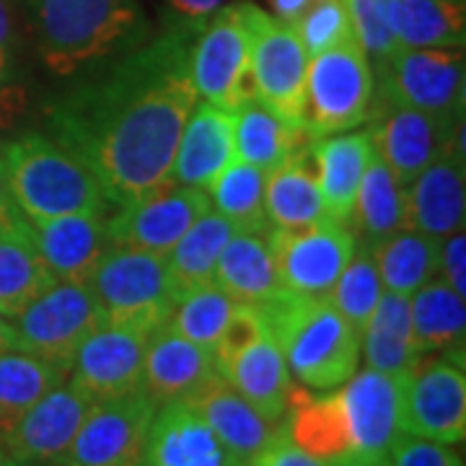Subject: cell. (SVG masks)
I'll return each mask as SVG.
<instances>
[{
	"label": "cell",
	"instance_id": "4316f807",
	"mask_svg": "<svg viewBox=\"0 0 466 466\" xmlns=\"http://www.w3.org/2000/svg\"><path fill=\"white\" fill-rule=\"evenodd\" d=\"M265 210L272 228H300L324 218L319 189L317 143H306L280 167L267 171Z\"/></svg>",
	"mask_w": 466,
	"mask_h": 466
},
{
	"label": "cell",
	"instance_id": "9a60e30c",
	"mask_svg": "<svg viewBox=\"0 0 466 466\" xmlns=\"http://www.w3.org/2000/svg\"><path fill=\"white\" fill-rule=\"evenodd\" d=\"M96 401L78 383L63 381L34 404L3 441V453L29 464H60Z\"/></svg>",
	"mask_w": 466,
	"mask_h": 466
},
{
	"label": "cell",
	"instance_id": "7a4b0ae2",
	"mask_svg": "<svg viewBox=\"0 0 466 466\" xmlns=\"http://www.w3.org/2000/svg\"><path fill=\"white\" fill-rule=\"evenodd\" d=\"M42 63L55 76H76L109 63L150 39L140 0H21Z\"/></svg>",
	"mask_w": 466,
	"mask_h": 466
},
{
	"label": "cell",
	"instance_id": "2e32d148",
	"mask_svg": "<svg viewBox=\"0 0 466 466\" xmlns=\"http://www.w3.org/2000/svg\"><path fill=\"white\" fill-rule=\"evenodd\" d=\"M148 334L116 324H101L78 348L70 381L78 383L94 401H109L143 391Z\"/></svg>",
	"mask_w": 466,
	"mask_h": 466
},
{
	"label": "cell",
	"instance_id": "d590c367",
	"mask_svg": "<svg viewBox=\"0 0 466 466\" xmlns=\"http://www.w3.org/2000/svg\"><path fill=\"white\" fill-rule=\"evenodd\" d=\"M67 376V370L32 352L18 348L0 352V446L16 428L18 420Z\"/></svg>",
	"mask_w": 466,
	"mask_h": 466
},
{
	"label": "cell",
	"instance_id": "f907efd6",
	"mask_svg": "<svg viewBox=\"0 0 466 466\" xmlns=\"http://www.w3.org/2000/svg\"><path fill=\"white\" fill-rule=\"evenodd\" d=\"M327 466H391L389 453H360V451H348L337 456Z\"/></svg>",
	"mask_w": 466,
	"mask_h": 466
},
{
	"label": "cell",
	"instance_id": "e0dca14e",
	"mask_svg": "<svg viewBox=\"0 0 466 466\" xmlns=\"http://www.w3.org/2000/svg\"><path fill=\"white\" fill-rule=\"evenodd\" d=\"M461 122L464 116L443 119V116L386 101V109L368 135H370L373 150L381 156L383 164L391 168L397 182L407 187L422 168L449 150L451 137Z\"/></svg>",
	"mask_w": 466,
	"mask_h": 466
},
{
	"label": "cell",
	"instance_id": "c3c4849f",
	"mask_svg": "<svg viewBox=\"0 0 466 466\" xmlns=\"http://www.w3.org/2000/svg\"><path fill=\"white\" fill-rule=\"evenodd\" d=\"M226 0H167L177 24H205Z\"/></svg>",
	"mask_w": 466,
	"mask_h": 466
},
{
	"label": "cell",
	"instance_id": "60d3db41",
	"mask_svg": "<svg viewBox=\"0 0 466 466\" xmlns=\"http://www.w3.org/2000/svg\"><path fill=\"white\" fill-rule=\"evenodd\" d=\"M233 306L236 300L223 288H218L216 283L200 285L177 300L168 324L174 332L187 337L189 342L205 350H216L218 337L231 317Z\"/></svg>",
	"mask_w": 466,
	"mask_h": 466
},
{
	"label": "cell",
	"instance_id": "d6a6232c",
	"mask_svg": "<svg viewBox=\"0 0 466 466\" xmlns=\"http://www.w3.org/2000/svg\"><path fill=\"white\" fill-rule=\"evenodd\" d=\"M233 231L236 228H233L231 220H226L213 208L192 223V228L184 233L182 238L174 244V249L167 254L174 299L179 300L189 290L213 283L218 257L226 247V241L233 236Z\"/></svg>",
	"mask_w": 466,
	"mask_h": 466
},
{
	"label": "cell",
	"instance_id": "7bdbcfd3",
	"mask_svg": "<svg viewBox=\"0 0 466 466\" xmlns=\"http://www.w3.org/2000/svg\"><path fill=\"white\" fill-rule=\"evenodd\" d=\"M293 26L309 57L355 39L345 0H314Z\"/></svg>",
	"mask_w": 466,
	"mask_h": 466
},
{
	"label": "cell",
	"instance_id": "4dcf8cb0",
	"mask_svg": "<svg viewBox=\"0 0 466 466\" xmlns=\"http://www.w3.org/2000/svg\"><path fill=\"white\" fill-rule=\"evenodd\" d=\"M370 156L373 143L368 133L327 135L321 143H317L319 189L327 218L350 223L355 195Z\"/></svg>",
	"mask_w": 466,
	"mask_h": 466
},
{
	"label": "cell",
	"instance_id": "b9f144b4",
	"mask_svg": "<svg viewBox=\"0 0 466 466\" xmlns=\"http://www.w3.org/2000/svg\"><path fill=\"white\" fill-rule=\"evenodd\" d=\"M352 24V36L368 60L386 66L401 50L394 32V0H345Z\"/></svg>",
	"mask_w": 466,
	"mask_h": 466
},
{
	"label": "cell",
	"instance_id": "f5cc1de1",
	"mask_svg": "<svg viewBox=\"0 0 466 466\" xmlns=\"http://www.w3.org/2000/svg\"><path fill=\"white\" fill-rule=\"evenodd\" d=\"M16 348V339H14V327H11V321L5 317H0V352H5V350H14Z\"/></svg>",
	"mask_w": 466,
	"mask_h": 466
},
{
	"label": "cell",
	"instance_id": "5b68a950",
	"mask_svg": "<svg viewBox=\"0 0 466 466\" xmlns=\"http://www.w3.org/2000/svg\"><path fill=\"white\" fill-rule=\"evenodd\" d=\"M259 5L233 3L220 5L200 26L192 42L189 73L198 99L210 101L226 112H238L257 99L251 73V42Z\"/></svg>",
	"mask_w": 466,
	"mask_h": 466
},
{
	"label": "cell",
	"instance_id": "ee69618b",
	"mask_svg": "<svg viewBox=\"0 0 466 466\" xmlns=\"http://www.w3.org/2000/svg\"><path fill=\"white\" fill-rule=\"evenodd\" d=\"M267 334V324L259 306L254 303H241L236 300L231 317L226 321L223 332L218 337V345L213 350L216 358V370L220 366H226L228 360H233L236 355H241L244 350L251 348L254 342H259Z\"/></svg>",
	"mask_w": 466,
	"mask_h": 466
},
{
	"label": "cell",
	"instance_id": "8d00e7d4",
	"mask_svg": "<svg viewBox=\"0 0 466 466\" xmlns=\"http://www.w3.org/2000/svg\"><path fill=\"white\" fill-rule=\"evenodd\" d=\"M350 223H352V233L360 236L358 241L370 244V247L394 231L407 228L404 187L397 182V177L383 164V158L376 150L363 171Z\"/></svg>",
	"mask_w": 466,
	"mask_h": 466
},
{
	"label": "cell",
	"instance_id": "5bb4252c",
	"mask_svg": "<svg viewBox=\"0 0 466 466\" xmlns=\"http://www.w3.org/2000/svg\"><path fill=\"white\" fill-rule=\"evenodd\" d=\"M208 210L210 198L205 189L167 182L140 200L122 205L119 213L106 220L109 244L167 257L174 244L192 228V223Z\"/></svg>",
	"mask_w": 466,
	"mask_h": 466
},
{
	"label": "cell",
	"instance_id": "7c38bea8",
	"mask_svg": "<svg viewBox=\"0 0 466 466\" xmlns=\"http://www.w3.org/2000/svg\"><path fill=\"white\" fill-rule=\"evenodd\" d=\"M306 70L309 55L296 26L259 11L251 42L257 99L296 127H306Z\"/></svg>",
	"mask_w": 466,
	"mask_h": 466
},
{
	"label": "cell",
	"instance_id": "ffe728a7",
	"mask_svg": "<svg viewBox=\"0 0 466 466\" xmlns=\"http://www.w3.org/2000/svg\"><path fill=\"white\" fill-rule=\"evenodd\" d=\"M464 158L446 150L417 174L410 189H404V220L407 228L446 241L451 233L464 228Z\"/></svg>",
	"mask_w": 466,
	"mask_h": 466
},
{
	"label": "cell",
	"instance_id": "83f0119b",
	"mask_svg": "<svg viewBox=\"0 0 466 466\" xmlns=\"http://www.w3.org/2000/svg\"><path fill=\"white\" fill-rule=\"evenodd\" d=\"M285 433L300 451L314 459L332 461L337 456L352 451L348 431V417L339 391L314 397L309 386L293 383L288 410H285Z\"/></svg>",
	"mask_w": 466,
	"mask_h": 466
},
{
	"label": "cell",
	"instance_id": "52a82bcc",
	"mask_svg": "<svg viewBox=\"0 0 466 466\" xmlns=\"http://www.w3.org/2000/svg\"><path fill=\"white\" fill-rule=\"evenodd\" d=\"M376 76L363 47L348 39L309 57L306 130L314 137L348 133L370 116Z\"/></svg>",
	"mask_w": 466,
	"mask_h": 466
},
{
	"label": "cell",
	"instance_id": "836d02e7",
	"mask_svg": "<svg viewBox=\"0 0 466 466\" xmlns=\"http://www.w3.org/2000/svg\"><path fill=\"white\" fill-rule=\"evenodd\" d=\"M233 140H236V158L249 161L262 171H272L288 156L311 143L314 135L306 127L288 125L262 101H251L236 112Z\"/></svg>",
	"mask_w": 466,
	"mask_h": 466
},
{
	"label": "cell",
	"instance_id": "f35d334b",
	"mask_svg": "<svg viewBox=\"0 0 466 466\" xmlns=\"http://www.w3.org/2000/svg\"><path fill=\"white\" fill-rule=\"evenodd\" d=\"M267 171L249 161L233 158L228 167L218 174L210 189L218 213L231 220L236 231H269L265 210Z\"/></svg>",
	"mask_w": 466,
	"mask_h": 466
},
{
	"label": "cell",
	"instance_id": "1f68e13d",
	"mask_svg": "<svg viewBox=\"0 0 466 466\" xmlns=\"http://www.w3.org/2000/svg\"><path fill=\"white\" fill-rule=\"evenodd\" d=\"M360 348L366 352L368 368L389 376H404L420 360L410 321V296L383 290L376 311L360 334Z\"/></svg>",
	"mask_w": 466,
	"mask_h": 466
},
{
	"label": "cell",
	"instance_id": "bcb514c9",
	"mask_svg": "<svg viewBox=\"0 0 466 466\" xmlns=\"http://www.w3.org/2000/svg\"><path fill=\"white\" fill-rule=\"evenodd\" d=\"M249 466H327V461L314 459L311 453L300 451L288 433H285V422L280 431L272 435V441L257 456H251Z\"/></svg>",
	"mask_w": 466,
	"mask_h": 466
},
{
	"label": "cell",
	"instance_id": "d4e9b609",
	"mask_svg": "<svg viewBox=\"0 0 466 466\" xmlns=\"http://www.w3.org/2000/svg\"><path fill=\"white\" fill-rule=\"evenodd\" d=\"M55 283V275L36 249L32 223L14 205L0 216V317H18Z\"/></svg>",
	"mask_w": 466,
	"mask_h": 466
},
{
	"label": "cell",
	"instance_id": "74e56055",
	"mask_svg": "<svg viewBox=\"0 0 466 466\" xmlns=\"http://www.w3.org/2000/svg\"><path fill=\"white\" fill-rule=\"evenodd\" d=\"M401 47H464L466 0H394Z\"/></svg>",
	"mask_w": 466,
	"mask_h": 466
},
{
	"label": "cell",
	"instance_id": "f546056e",
	"mask_svg": "<svg viewBox=\"0 0 466 466\" xmlns=\"http://www.w3.org/2000/svg\"><path fill=\"white\" fill-rule=\"evenodd\" d=\"M218 373L231 383L233 389L254 404L269 420H283L288 410V397L293 389V379L285 363L283 352L269 332L236 355L226 366L218 368Z\"/></svg>",
	"mask_w": 466,
	"mask_h": 466
},
{
	"label": "cell",
	"instance_id": "3957f363",
	"mask_svg": "<svg viewBox=\"0 0 466 466\" xmlns=\"http://www.w3.org/2000/svg\"><path fill=\"white\" fill-rule=\"evenodd\" d=\"M259 311L299 383L329 391L348 383L358 370L360 334L329 299H306L285 290L262 303Z\"/></svg>",
	"mask_w": 466,
	"mask_h": 466
},
{
	"label": "cell",
	"instance_id": "ab89813d",
	"mask_svg": "<svg viewBox=\"0 0 466 466\" xmlns=\"http://www.w3.org/2000/svg\"><path fill=\"white\" fill-rule=\"evenodd\" d=\"M381 293L383 283L376 259H373V249H370V244L358 241L350 262L334 283L329 300L334 309L348 319L350 327L358 334H363L368 319L381 300Z\"/></svg>",
	"mask_w": 466,
	"mask_h": 466
},
{
	"label": "cell",
	"instance_id": "9c48e42d",
	"mask_svg": "<svg viewBox=\"0 0 466 466\" xmlns=\"http://www.w3.org/2000/svg\"><path fill=\"white\" fill-rule=\"evenodd\" d=\"M401 433L435 443H461L466 435L464 366L449 355H420L410 373L401 376Z\"/></svg>",
	"mask_w": 466,
	"mask_h": 466
},
{
	"label": "cell",
	"instance_id": "db71d44e",
	"mask_svg": "<svg viewBox=\"0 0 466 466\" xmlns=\"http://www.w3.org/2000/svg\"><path fill=\"white\" fill-rule=\"evenodd\" d=\"M14 208V200H11V192H8V179H5V167H3V158H0V216L5 210Z\"/></svg>",
	"mask_w": 466,
	"mask_h": 466
},
{
	"label": "cell",
	"instance_id": "f6af8a7d",
	"mask_svg": "<svg viewBox=\"0 0 466 466\" xmlns=\"http://www.w3.org/2000/svg\"><path fill=\"white\" fill-rule=\"evenodd\" d=\"M391 466H464L461 456L446 443L400 433L389 446Z\"/></svg>",
	"mask_w": 466,
	"mask_h": 466
},
{
	"label": "cell",
	"instance_id": "6da1fadb",
	"mask_svg": "<svg viewBox=\"0 0 466 466\" xmlns=\"http://www.w3.org/2000/svg\"><path fill=\"white\" fill-rule=\"evenodd\" d=\"M200 26H168L52 109L55 140L91 168L106 202L122 208L174 182L177 146L198 104L189 55Z\"/></svg>",
	"mask_w": 466,
	"mask_h": 466
},
{
	"label": "cell",
	"instance_id": "6f0895ef",
	"mask_svg": "<svg viewBox=\"0 0 466 466\" xmlns=\"http://www.w3.org/2000/svg\"><path fill=\"white\" fill-rule=\"evenodd\" d=\"M0 456H3V446H0Z\"/></svg>",
	"mask_w": 466,
	"mask_h": 466
},
{
	"label": "cell",
	"instance_id": "681fc988",
	"mask_svg": "<svg viewBox=\"0 0 466 466\" xmlns=\"http://www.w3.org/2000/svg\"><path fill=\"white\" fill-rule=\"evenodd\" d=\"M11 47H14V8L11 0H0V84L8 76Z\"/></svg>",
	"mask_w": 466,
	"mask_h": 466
},
{
	"label": "cell",
	"instance_id": "484cf974",
	"mask_svg": "<svg viewBox=\"0 0 466 466\" xmlns=\"http://www.w3.org/2000/svg\"><path fill=\"white\" fill-rule=\"evenodd\" d=\"M213 283L233 300L254 306L285 293L269 247V231H233L218 257Z\"/></svg>",
	"mask_w": 466,
	"mask_h": 466
},
{
	"label": "cell",
	"instance_id": "cb8c5ba5",
	"mask_svg": "<svg viewBox=\"0 0 466 466\" xmlns=\"http://www.w3.org/2000/svg\"><path fill=\"white\" fill-rule=\"evenodd\" d=\"M184 404H189L213 428V433L244 461L265 449L283 425V420L278 422L262 415L220 373L210 376L192 397L184 400Z\"/></svg>",
	"mask_w": 466,
	"mask_h": 466
},
{
	"label": "cell",
	"instance_id": "8fae6325",
	"mask_svg": "<svg viewBox=\"0 0 466 466\" xmlns=\"http://www.w3.org/2000/svg\"><path fill=\"white\" fill-rule=\"evenodd\" d=\"M348 223L319 218L300 228H269V247L285 290L306 299H329L337 278L355 251Z\"/></svg>",
	"mask_w": 466,
	"mask_h": 466
},
{
	"label": "cell",
	"instance_id": "816d5d0a",
	"mask_svg": "<svg viewBox=\"0 0 466 466\" xmlns=\"http://www.w3.org/2000/svg\"><path fill=\"white\" fill-rule=\"evenodd\" d=\"M311 3L314 0H269V5L275 11V18L288 21V24H296Z\"/></svg>",
	"mask_w": 466,
	"mask_h": 466
},
{
	"label": "cell",
	"instance_id": "d6986e66",
	"mask_svg": "<svg viewBox=\"0 0 466 466\" xmlns=\"http://www.w3.org/2000/svg\"><path fill=\"white\" fill-rule=\"evenodd\" d=\"M213 350H205L171 329L158 327L148 337L143 363V391L156 410L192 397L210 376H216Z\"/></svg>",
	"mask_w": 466,
	"mask_h": 466
},
{
	"label": "cell",
	"instance_id": "8992f818",
	"mask_svg": "<svg viewBox=\"0 0 466 466\" xmlns=\"http://www.w3.org/2000/svg\"><path fill=\"white\" fill-rule=\"evenodd\" d=\"M88 285L99 299L106 324L148 337L167 324L177 306L167 257L153 251L109 247Z\"/></svg>",
	"mask_w": 466,
	"mask_h": 466
},
{
	"label": "cell",
	"instance_id": "44dd1931",
	"mask_svg": "<svg viewBox=\"0 0 466 466\" xmlns=\"http://www.w3.org/2000/svg\"><path fill=\"white\" fill-rule=\"evenodd\" d=\"M34 241L55 280L88 285L101 257L109 251L106 218L101 213H76L50 220H29Z\"/></svg>",
	"mask_w": 466,
	"mask_h": 466
},
{
	"label": "cell",
	"instance_id": "7402d4cb",
	"mask_svg": "<svg viewBox=\"0 0 466 466\" xmlns=\"http://www.w3.org/2000/svg\"><path fill=\"white\" fill-rule=\"evenodd\" d=\"M146 459L153 466H249L184 401L156 410Z\"/></svg>",
	"mask_w": 466,
	"mask_h": 466
},
{
	"label": "cell",
	"instance_id": "4fadbf2b",
	"mask_svg": "<svg viewBox=\"0 0 466 466\" xmlns=\"http://www.w3.org/2000/svg\"><path fill=\"white\" fill-rule=\"evenodd\" d=\"M156 404L137 391L96 401L66 453L63 466H137L148 453Z\"/></svg>",
	"mask_w": 466,
	"mask_h": 466
},
{
	"label": "cell",
	"instance_id": "277c9868",
	"mask_svg": "<svg viewBox=\"0 0 466 466\" xmlns=\"http://www.w3.org/2000/svg\"><path fill=\"white\" fill-rule=\"evenodd\" d=\"M8 192L26 220L104 213L106 198L84 161L47 135H24L5 146Z\"/></svg>",
	"mask_w": 466,
	"mask_h": 466
},
{
	"label": "cell",
	"instance_id": "ac0fdd59",
	"mask_svg": "<svg viewBox=\"0 0 466 466\" xmlns=\"http://www.w3.org/2000/svg\"><path fill=\"white\" fill-rule=\"evenodd\" d=\"M352 451L360 453H389V446L401 433L400 400L401 379L376 368L355 370L339 389Z\"/></svg>",
	"mask_w": 466,
	"mask_h": 466
},
{
	"label": "cell",
	"instance_id": "30bf717a",
	"mask_svg": "<svg viewBox=\"0 0 466 466\" xmlns=\"http://www.w3.org/2000/svg\"><path fill=\"white\" fill-rule=\"evenodd\" d=\"M389 104L443 119L464 116V47H401L379 67Z\"/></svg>",
	"mask_w": 466,
	"mask_h": 466
},
{
	"label": "cell",
	"instance_id": "ba28073f",
	"mask_svg": "<svg viewBox=\"0 0 466 466\" xmlns=\"http://www.w3.org/2000/svg\"><path fill=\"white\" fill-rule=\"evenodd\" d=\"M106 324L91 285L57 280L11 319L16 348L70 373L73 358L91 334Z\"/></svg>",
	"mask_w": 466,
	"mask_h": 466
},
{
	"label": "cell",
	"instance_id": "9f6ffc18",
	"mask_svg": "<svg viewBox=\"0 0 466 466\" xmlns=\"http://www.w3.org/2000/svg\"><path fill=\"white\" fill-rule=\"evenodd\" d=\"M137 466H153V464H150L148 459H143V461H140V464H137Z\"/></svg>",
	"mask_w": 466,
	"mask_h": 466
},
{
	"label": "cell",
	"instance_id": "11a10c76",
	"mask_svg": "<svg viewBox=\"0 0 466 466\" xmlns=\"http://www.w3.org/2000/svg\"><path fill=\"white\" fill-rule=\"evenodd\" d=\"M0 466H60V464H29V461H18V459H14V456L3 453V456H0Z\"/></svg>",
	"mask_w": 466,
	"mask_h": 466
},
{
	"label": "cell",
	"instance_id": "f1b7e54d",
	"mask_svg": "<svg viewBox=\"0 0 466 466\" xmlns=\"http://www.w3.org/2000/svg\"><path fill=\"white\" fill-rule=\"evenodd\" d=\"M410 321L420 355L441 352L464 366V296H459L443 278L435 275L410 296Z\"/></svg>",
	"mask_w": 466,
	"mask_h": 466
},
{
	"label": "cell",
	"instance_id": "7dc6e473",
	"mask_svg": "<svg viewBox=\"0 0 466 466\" xmlns=\"http://www.w3.org/2000/svg\"><path fill=\"white\" fill-rule=\"evenodd\" d=\"M464 262H466V236L464 228L451 233L449 238L441 247V269L438 275H443V280L459 293H466V278H464Z\"/></svg>",
	"mask_w": 466,
	"mask_h": 466
},
{
	"label": "cell",
	"instance_id": "603a6c76",
	"mask_svg": "<svg viewBox=\"0 0 466 466\" xmlns=\"http://www.w3.org/2000/svg\"><path fill=\"white\" fill-rule=\"evenodd\" d=\"M236 115L210 101H198L184 122L182 137L174 156L171 179L208 192L218 174L236 158L233 140Z\"/></svg>",
	"mask_w": 466,
	"mask_h": 466
},
{
	"label": "cell",
	"instance_id": "e575fe53",
	"mask_svg": "<svg viewBox=\"0 0 466 466\" xmlns=\"http://www.w3.org/2000/svg\"><path fill=\"white\" fill-rule=\"evenodd\" d=\"M441 247L443 241L417 228H400L376 241L370 249L381 275L383 290L412 296L417 288L433 280L441 269Z\"/></svg>",
	"mask_w": 466,
	"mask_h": 466
}]
</instances>
